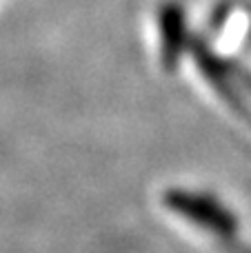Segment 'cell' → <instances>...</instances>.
<instances>
[{"instance_id":"1","label":"cell","mask_w":251,"mask_h":253,"mask_svg":"<svg viewBox=\"0 0 251 253\" xmlns=\"http://www.w3.org/2000/svg\"><path fill=\"white\" fill-rule=\"evenodd\" d=\"M163 56L165 62H173L176 56L180 53V40L182 36H178V31H185V22H182V11L176 4H169L163 11Z\"/></svg>"}]
</instances>
